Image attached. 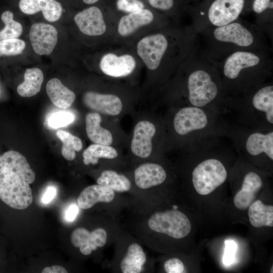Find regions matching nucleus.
<instances>
[{"instance_id": "nucleus-1", "label": "nucleus", "mask_w": 273, "mask_h": 273, "mask_svg": "<svg viewBox=\"0 0 273 273\" xmlns=\"http://www.w3.org/2000/svg\"><path fill=\"white\" fill-rule=\"evenodd\" d=\"M175 102L180 106L207 109L225 115L226 97L219 71L204 58L197 47L180 67Z\"/></svg>"}, {"instance_id": "nucleus-2", "label": "nucleus", "mask_w": 273, "mask_h": 273, "mask_svg": "<svg viewBox=\"0 0 273 273\" xmlns=\"http://www.w3.org/2000/svg\"><path fill=\"white\" fill-rule=\"evenodd\" d=\"M167 124L171 143L186 152L224 137L225 115L194 106L174 108Z\"/></svg>"}, {"instance_id": "nucleus-3", "label": "nucleus", "mask_w": 273, "mask_h": 273, "mask_svg": "<svg viewBox=\"0 0 273 273\" xmlns=\"http://www.w3.org/2000/svg\"><path fill=\"white\" fill-rule=\"evenodd\" d=\"M197 35L199 52L212 63L239 51L271 50L268 38L261 29L241 17L225 25L204 30Z\"/></svg>"}, {"instance_id": "nucleus-4", "label": "nucleus", "mask_w": 273, "mask_h": 273, "mask_svg": "<svg viewBox=\"0 0 273 273\" xmlns=\"http://www.w3.org/2000/svg\"><path fill=\"white\" fill-rule=\"evenodd\" d=\"M213 63L219 71L226 97L243 94L272 78L271 50L239 51Z\"/></svg>"}, {"instance_id": "nucleus-5", "label": "nucleus", "mask_w": 273, "mask_h": 273, "mask_svg": "<svg viewBox=\"0 0 273 273\" xmlns=\"http://www.w3.org/2000/svg\"><path fill=\"white\" fill-rule=\"evenodd\" d=\"M233 122L261 131L273 130V82L270 79L240 95L226 97Z\"/></svg>"}, {"instance_id": "nucleus-6", "label": "nucleus", "mask_w": 273, "mask_h": 273, "mask_svg": "<svg viewBox=\"0 0 273 273\" xmlns=\"http://www.w3.org/2000/svg\"><path fill=\"white\" fill-rule=\"evenodd\" d=\"M35 173L26 158L10 150L0 155V199L9 207L18 210L27 208L33 201L30 184Z\"/></svg>"}, {"instance_id": "nucleus-7", "label": "nucleus", "mask_w": 273, "mask_h": 273, "mask_svg": "<svg viewBox=\"0 0 273 273\" xmlns=\"http://www.w3.org/2000/svg\"><path fill=\"white\" fill-rule=\"evenodd\" d=\"M224 137L241 158L262 167L272 163L273 130H258L228 120Z\"/></svg>"}, {"instance_id": "nucleus-8", "label": "nucleus", "mask_w": 273, "mask_h": 273, "mask_svg": "<svg viewBox=\"0 0 273 273\" xmlns=\"http://www.w3.org/2000/svg\"><path fill=\"white\" fill-rule=\"evenodd\" d=\"M248 0H203L190 5L192 27L197 34L207 29L222 26L244 15Z\"/></svg>"}, {"instance_id": "nucleus-9", "label": "nucleus", "mask_w": 273, "mask_h": 273, "mask_svg": "<svg viewBox=\"0 0 273 273\" xmlns=\"http://www.w3.org/2000/svg\"><path fill=\"white\" fill-rule=\"evenodd\" d=\"M148 223L152 231L175 239L186 237L191 230V224L188 217L182 212L175 209L153 214Z\"/></svg>"}, {"instance_id": "nucleus-10", "label": "nucleus", "mask_w": 273, "mask_h": 273, "mask_svg": "<svg viewBox=\"0 0 273 273\" xmlns=\"http://www.w3.org/2000/svg\"><path fill=\"white\" fill-rule=\"evenodd\" d=\"M170 40L165 34L146 36L137 45V52L148 69H157L169 51Z\"/></svg>"}, {"instance_id": "nucleus-11", "label": "nucleus", "mask_w": 273, "mask_h": 273, "mask_svg": "<svg viewBox=\"0 0 273 273\" xmlns=\"http://www.w3.org/2000/svg\"><path fill=\"white\" fill-rule=\"evenodd\" d=\"M29 36L33 51L39 55L50 54L58 41L56 28L42 22L35 23L31 26Z\"/></svg>"}, {"instance_id": "nucleus-12", "label": "nucleus", "mask_w": 273, "mask_h": 273, "mask_svg": "<svg viewBox=\"0 0 273 273\" xmlns=\"http://www.w3.org/2000/svg\"><path fill=\"white\" fill-rule=\"evenodd\" d=\"M242 175L241 188L234 198V204L240 210H246L253 202L256 194L262 188L264 179L260 173L252 168Z\"/></svg>"}, {"instance_id": "nucleus-13", "label": "nucleus", "mask_w": 273, "mask_h": 273, "mask_svg": "<svg viewBox=\"0 0 273 273\" xmlns=\"http://www.w3.org/2000/svg\"><path fill=\"white\" fill-rule=\"evenodd\" d=\"M157 127L151 121L142 120L135 125L130 148L136 156L146 158L149 157L153 150L152 140L157 133Z\"/></svg>"}, {"instance_id": "nucleus-14", "label": "nucleus", "mask_w": 273, "mask_h": 273, "mask_svg": "<svg viewBox=\"0 0 273 273\" xmlns=\"http://www.w3.org/2000/svg\"><path fill=\"white\" fill-rule=\"evenodd\" d=\"M107 238V232L102 228H98L89 232L85 228H79L72 232L71 241L74 247L79 248L82 254L87 255L98 247L104 246Z\"/></svg>"}, {"instance_id": "nucleus-15", "label": "nucleus", "mask_w": 273, "mask_h": 273, "mask_svg": "<svg viewBox=\"0 0 273 273\" xmlns=\"http://www.w3.org/2000/svg\"><path fill=\"white\" fill-rule=\"evenodd\" d=\"M83 102L91 110L111 116L119 115L123 108L121 99L112 94L87 92L83 95Z\"/></svg>"}, {"instance_id": "nucleus-16", "label": "nucleus", "mask_w": 273, "mask_h": 273, "mask_svg": "<svg viewBox=\"0 0 273 273\" xmlns=\"http://www.w3.org/2000/svg\"><path fill=\"white\" fill-rule=\"evenodd\" d=\"M253 13L255 24L272 41L273 0H248L244 15Z\"/></svg>"}, {"instance_id": "nucleus-17", "label": "nucleus", "mask_w": 273, "mask_h": 273, "mask_svg": "<svg viewBox=\"0 0 273 273\" xmlns=\"http://www.w3.org/2000/svg\"><path fill=\"white\" fill-rule=\"evenodd\" d=\"M74 19L80 31L84 34L99 36L106 31L102 13L97 7L92 6L79 12Z\"/></svg>"}, {"instance_id": "nucleus-18", "label": "nucleus", "mask_w": 273, "mask_h": 273, "mask_svg": "<svg viewBox=\"0 0 273 273\" xmlns=\"http://www.w3.org/2000/svg\"><path fill=\"white\" fill-rule=\"evenodd\" d=\"M135 65V61L131 55L117 56L115 54L108 53L101 59L100 66L106 75L119 77L130 74L134 70Z\"/></svg>"}, {"instance_id": "nucleus-19", "label": "nucleus", "mask_w": 273, "mask_h": 273, "mask_svg": "<svg viewBox=\"0 0 273 273\" xmlns=\"http://www.w3.org/2000/svg\"><path fill=\"white\" fill-rule=\"evenodd\" d=\"M19 6L21 11L27 15L42 11L44 18L49 22L58 20L63 11L61 4L56 0H20Z\"/></svg>"}, {"instance_id": "nucleus-20", "label": "nucleus", "mask_w": 273, "mask_h": 273, "mask_svg": "<svg viewBox=\"0 0 273 273\" xmlns=\"http://www.w3.org/2000/svg\"><path fill=\"white\" fill-rule=\"evenodd\" d=\"M167 178V173L160 164L147 163L141 165L134 171L136 186L147 189L163 184Z\"/></svg>"}, {"instance_id": "nucleus-21", "label": "nucleus", "mask_w": 273, "mask_h": 273, "mask_svg": "<svg viewBox=\"0 0 273 273\" xmlns=\"http://www.w3.org/2000/svg\"><path fill=\"white\" fill-rule=\"evenodd\" d=\"M114 197L113 190L99 185H94L86 187L81 191L77 198V204L80 208L87 209L98 202H110Z\"/></svg>"}, {"instance_id": "nucleus-22", "label": "nucleus", "mask_w": 273, "mask_h": 273, "mask_svg": "<svg viewBox=\"0 0 273 273\" xmlns=\"http://www.w3.org/2000/svg\"><path fill=\"white\" fill-rule=\"evenodd\" d=\"M46 91L52 103L59 108H69L75 99V94L56 78H52L48 82Z\"/></svg>"}, {"instance_id": "nucleus-23", "label": "nucleus", "mask_w": 273, "mask_h": 273, "mask_svg": "<svg viewBox=\"0 0 273 273\" xmlns=\"http://www.w3.org/2000/svg\"><path fill=\"white\" fill-rule=\"evenodd\" d=\"M154 19V15L149 10L143 9L130 13L120 20L118 31L123 36L134 32L140 27L150 23Z\"/></svg>"}, {"instance_id": "nucleus-24", "label": "nucleus", "mask_w": 273, "mask_h": 273, "mask_svg": "<svg viewBox=\"0 0 273 273\" xmlns=\"http://www.w3.org/2000/svg\"><path fill=\"white\" fill-rule=\"evenodd\" d=\"M101 117L97 112L88 113L85 116V129L88 139L94 143L111 145V132L101 125Z\"/></svg>"}, {"instance_id": "nucleus-25", "label": "nucleus", "mask_w": 273, "mask_h": 273, "mask_svg": "<svg viewBox=\"0 0 273 273\" xmlns=\"http://www.w3.org/2000/svg\"><path fill=\"white\" fill-rule=\"evenodd\" d=\"M248 215L250 224L256 228L273 226V206L264 204L257 200L248 207Z\"/></svg>"}, {"instance_id": "nucleus-26", "label": "nucleus", "mask_w": 273, "mask_h": 273, "mask_svg": "<svg viewBox=\"0 0 273 273\" xmlns=\"http://www.w3.org/2000/svg\"><path fill=\"white\" fill-rule=\"evenodd\" d=\"M146 261V257L142 247L137 243L131 244L127 253L121 260L120 268L123 273H139Z\"/></svg>"}, {"instance_id": "nucleus-27", "label": "nucleus", "mask_w": 273, "mask_h": 273, "mask_svg": "<svg viewBox=\"0 0 273 273\" xmlns=\"http://www.w3.org/2000/svg\"><path fill=\"white\" fill-rule=\"evenodd\" d=\"M43 81V75L40 69H27L24 73V81L17 87V93L22 97H32L40 92Z\"/></svg>"}, {"instance_id": "nucleus-28", "label": "nucleus", "mask_w": 273, "mask_h": 273, "mask_svg": "<svg viewBox=\"0 0 273 273\" xmlns=\"http://www.w3.org/2000/svg\"><path fill=\"white\" fill-rule=\"evenodd\" d=\"M118 154L115 148L110 146L99 144L89 145L83 152V162L85 165L96 164L100 158L112 159L116 158Z\"/></svg>"}, {"instance_id": "nucleus-29", "label": "nucleus", "mask_w": 273, "mask_h": 273, "mask_svg": "<svg viewBox=\"0 0 273 273\" xmlns=\"http://www.w3.org/2000/svg\"><path fill=\"white\" fill-rule=\"evenodd\" d=\"M97 182L98 185L118 192L128 191L131 187L130 181L125 176L110 170L103 171Z\"/></svg>"}, {"instance_id": "nucleus-30", "label": "nucleus", "mask_w": 273, "mask_h": 273, "mask_svg": "<svg viewBox=\"0 0 273 273\" xmlns=\"http://www.w3.org/2000/svg\"><path fill=\"white\" fill-rule=\"evenodd\" d=\"M56 135L62 143L61 152L64 158L68 161L73 160L76 157V152L80 151L82 148L81 140L70 132L62 130H58Z\"/></svg>"}, {"instance_id": "nucleus-31", "label": "nucleus", "mask_w": 273, "mask_h": 273, "mask_svg": "<svg viewBox=\"0 0 273 273\" xmlns=\"http://www.w3.org/2000/svg\"><path fill=\"white\" fill-rule=\"evenodd\" d=\"M14 14L10 11L4 12L1 19L5 24V27L0 31V41L4 39L17 38L22 34V25L13 19Z\"/></svg>"}, {"instance_id": "nucleus-32", "label": "nucleus", "mask_w": 273, "mask_h": 273, "mask_svg": "<svg viewBox=\"0 0 273 273\" xmlns=\"http://www.w3.org/2000/svg\"><path fill=\"white\" fill-rule=\"evenodd\" d=\"M25 47V42L18 38L0 41V57L15 56L21 54Z\"/></svg>"}, {"instance_id": "nucleus-33", "label": "nucleus", "mask_w": 273, "mask_h": 273, "mask_svg": "<svg viewBox=\"0 0 273 273\" xmlns=\"http://www.w3.org/2000/svg\"><path fill=\"white\" fill-rule=\"evenodd\" d=\"M74 114L69 111H59L52 113L48 118V125L52 128L64 127L75 119Z\"/></svg>"}, {"instance_id": "nucleus-34", "label": "nucleus", "mask_w": 273, "mask_h": 273, "mask_svg": "<svg viewBox=\"0 0 273 273\" xmlns=\"http://www.w3.org/2000/svg\"><path fill=\"white\" fill-rule=\"evenodd\" d=\"M148 1L152 7L163 12L177 11L178 8L186 7V6L189 5V0H148Z\"/></svg>"}, {"instance_id": "nucleus-35", "label": "nucleus", "mask_w": 273, "mask_h": 273, "mask_svg": "<svg viewBox=\"0 0 273 273\" xmlns=\"http://www.w3.org/2000/svg\"><path fill=\"white\" fill-rule=\"evenodd\" d=\"M237 245L233 240L225 241V249L222 261L226 266L232 264L235 260Z\"/></svg>"}, {"instance_id": "nucleus-36", "label": "nucleus", "mask_w": 273, "mask_h": 273, "mask_svg": "<svg viewBox=\"0 0 273 273\" xmlns=\"http://www.w3.org/2000/svg\"><path fill=\"white\" fill-rule=\"evenodd\" d=\"M116 6L118 10L129 13L144 8L143 3L139 0L133 2L125 0H118Z\"/></svg>"}, {"instance_id": "nucleus-37", "label": "nucleus", "mask_w": 273, "mask_h": 273, "mask_svg": "<svg viewBox=\"0 0 273 273\" xmlns=\"http://www.w3.org/2000/svg\"><path fill=\"white\" fill-rule=\"evenodd\" d=\"M164 268L167 273H182L185 268L183 262L176 258L167 260L164 263Z\"/></svg>"}, {"instance_id": "nucleus-38", "label": "nucleus", "mask_w": 273, "mask_h": 273, "mask_svg": "<svg viewBox=\"0 0 273 273\" xmlns=\"http://www.w3.org/2000/svg\"><path fill=\"white\" fill-rule=\"evenodd\" d=\"M57 194L56 188L52 186L48 187L45 190L41 199V202L44 204H47L54 199Z\"/></svg>"}, {"instance_id": "nucleus-39", "label": "nucleus", "mask_w": 273, "mask_h": 273, "mask_svg": "<svg viewBox=\"0 0 273 273\" xmlns=\"http://www.w3.org/2000/svg\"><path fill=\"white\" fill-rule=\"evenodd\" d=\"M78 212V206L75 204H72L66 211L65 214V218L66 220L68 221H73L77 215Z\"/></svg>"}, {"instance_id": "nucleus-40", "label": "nucleus", "mask_w": 273, "mask_h": 273, "mask_svg": "<svg viewBox=\"0 0 273 273\" xmlns=\"http://www.w3.org/2000/svg\"><path fill=\"white\" fill-rule=\"evenodd\" d=\"M41 272L42 273H66L67 271L63 266L59 265H53L44 268Z\"/></svg>"}, {"instance_id": "nucleus-41", "label": "nucleus", "mask_w": 273, "mask_h": 273, "mask_svg": "<svg viewBox=\"0 0 273 273\" xmlns=\"http://www.w3.org/2000/svg\"><path fill=\"white\" fill-rule=\"evenodd\" d=\"M82 1L85 4L90 5V4H93L97 2L99 0H82Z\"/></svg>"}, {"instance_id": "nucleus-42", "label": "nucleus", "mask_w": 273, "mask_h": 273, "mask_svg": "<svg viewBox=\"0 0 273 273\" xmlns=\"http://www.w3.org/2000/svg\"><path fill=\"white\" fill-rule=\"evenodd\" d=\"M203 0H189V5H194V4H196L201 1H202ZM188 5V6H189Z\"/></svg>"}, {"instance_id": "nucleus-43", "label": "nucleus", "mask_w": 273, "mask_h": 273, "mask_svg": "<svg viewBox=\"0 0 273 273\" xmlns=\"http://www.w3.org/2000/svg\"><path fill=\"white\" fill-rule=\"evenodd\" d=\"M125 1L133 2L136 1L137 0H125Z\"/></svg>"}, {"instance_id": "nucleus-44", "label": "nucleus", "mask_w": 273, "mask_h": 273, "mask_svg": "<svg viewBox=\"0 0 273 273\" xmlns=\"http://www.w3.org/2000/svg\"><path fill=\"white\" fill-rule=\"evenodd\" d=\"M272 268L273 267H272H272H271V272H272Z\"/></svg>"}]
</instances>
